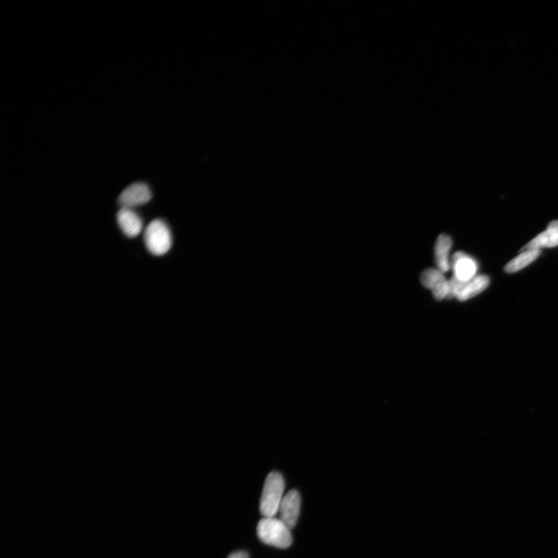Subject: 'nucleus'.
<instances>
[{
  "label": "nucleus",
  "mask_w": 558,
  "mask_h": 558,
  "mask_svg": "<svg viewBox=\"0 0 558 558\" xmlns=\"http://www.w3.org/2000/svg\"><path fill=\"white\" fill-rule=\"evenodd\" d=\"M541 250H521V253L510 261L505 266L507 273H515L533 263L541 255Z\"/></svg>",
  "instance_id": "12"
},
{
  "label": "nucleus",
  "mask_w": 558,
  "mask_h": 558,
  "mask_svg": "<svg viewBox=\"0 0 558 558\" xmlns=\"http://www.w3.org/2000/svg\"><path fill=\"white\" fill-rule=\"evenodd\" d=\"M257 534L263 543L277 548L287 549L292 543L291 529L275 517H264L257 524Z\"/></svg>",
  "instance_id": "1"
},
{
  "label": "nucleus",
  "mask_w": 558,
  "mask_h": 558,
  "mask_svg": "<svg viewBox=\"0 0 558 558\" xmlns=\"http://www.w3.org/2000/svg\"><path fill=\"white\" fill-rule=\"evenodd\" d=\"M145 242L150 253L158 256L164 255L172 248L171 231L165 222L155 220L145 230Z\"/></svg>",
  "instance_id": "3"
},
{
  "label": "nucleus",
  "mask_w": 558,
  "mask_h": 558,
  "mask_svg": "<svg viewBox=\"0 0 558 558\" xmlns=\"http://www.w3.org/2000/svg\"><path fill=\"white\" fill-rule=\"evenodd\" d=\"M558 246V221L550 223L547 230L530 241L521 250Z\"/></svg>",
  "instance_id": "10"
},
{
  "label": "nucleus",
  "mask_w": 558,
  "mask_h": 558,
  "mask_svg": "<svg viewBox=\"0 0 558 558\" xmlns=\"http://www.w3.org/2000/svg\"><path fill=\"white\" fill-rule=\"evenodd\" d=\"M420 282L424 287L432 292L433 296L438 301L447 298L449 294V281L443 272L438 269H427L422 272Z\"/></svg>",
  "instance_id": "5"
},
{
  "label": "nucleus",
  "mask_w": 558,
  "mask_h": 558,
  "mask_svg": "<svg viewBox=\"0 0 558 558\" xmlns=\"http://www.w3.org/2000/svg\"><path fill=\"white\" fill-rule=\"evenodd\" d=\"M449 281L447 298H457L459 301H468L485 291L490 283L487 276L477 275L470 280L464 282L453 276Z\"/></svg>",
  "instance_id": "4"
},
{
  "label": "nucleus",
  "mask_w": 558,
  "mask_h": 558,
  "mask_svg": "<svg viewBox=\"0 0 558 558\" xmlns=\"http://www.w3.org/2000/svg\"><path fill=\"white\" fill-rule=\"evenodd\" d=\"M301 507V495L296 490H291L284 496L278 513L280 520L291 529L296 525Z\"/></svg>",
  "instance_id": "6"
},
{
  "label": "nucleus",
  "mask_w": 558,
  "mask_h": 558,
  "mask_svg": "<svg viewBox=\"0 0 558 558\" xmlns=\"http://www.w3.org/2000/svg\"><path fill=\"white\" fill-rule=\"evenodd\" d=\"M152 199V192L144 183H134L127 187L119 196L122 208L131 209L141 206Z\"/></svg>",
  "instance_id": "7"
},
{
  "label": "nucleus",
  "mask_w": 558,
  "mask_h": 558,
  "mask_svg": "<svg viewBox=\"0 0 558 558\" xmlns=\"http://www.w3.org/2000/svg\"><path fill=\"white\" fill-rule=\"evenodd\" d=\"M454 276L461 281H468L477 276L478 263L471 256L458 251L454 254L451 261Z\"/></svg>",
  "instance_id": "8"
},
{
  "label": "nucleus",
  "mask_w": 558,
  "mask_h": 558,
  "mask_svg": "<svg viewBox=\"0 0 558 558\" xmlns=\"http://www.w3.org/2000/svg\"><path fill=\"white\" fill-rule=\"evenodd\" d=\"M453 241L447 234H440L435 243L434 254L438 269L446 273L451 269V260L449 257Z\"/></svg>",
  "instance_id": "9"
},
{
  "label": "nucleus",
  "mask_w": 558,
  "mask_h": 558,
  "mask_svg": "<svg viewBox=\"0 0 558 558\" xmlns=\"http://www.w3.org/2000/svg\"><path fill=\"white\" fill-rule=\"evenodd\" d=\"M285 481L280 473L271 472L265 480L260 501L264 517H275L283 500Z\"/></svg>",
  "instance_id": "2"
},
{
  "label": "nucleus",
  "mask_w": 558,
  "mask_h": 558,
  "mask_svg": "<svg viewBox=\"0 0 558 558\" xmlns=\"http://www.w3.org/2000/svg\"><path fill=\"white\" fill-rule=\"evenodd\" d=\"M118 221L122 232L129 237H134L141 232L142 220L131 209L121 208L118 214Z\"/></svg>",
  "instance_id": "11"
},
{
  "label": "nucleus",
  "mask_w": 558,
  "mask_h": 558,
  "mask_svg": "<svg viewBox=\"0 0 558 558\" xmlns=\"http://www.w3.org/2000/svg\"><path fill=\"white\" fill-rule=\"evenodd\" d=\"M228 558H249V555L245 551H236L229 555Z\"/></svg>",
  "instance_id": "13"
}]
</instances>
